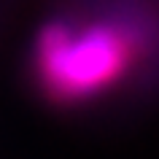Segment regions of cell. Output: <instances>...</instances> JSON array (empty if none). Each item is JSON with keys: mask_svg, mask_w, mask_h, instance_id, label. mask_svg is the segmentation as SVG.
<instances>
[{"mask_svg": "<svg viewBox=\"0 0 159 159\" xmlns=\"http://www.w3.org/2000/svg\"><path fill=\"white\" fill-rule=\"evenodd\" d=\"M135 54L129 30L113 22L70 27L54 22L38 38V70L59 100H84L111 86Z\"/></svg>", "mask_w": 159, "mask_h": 159, "instance_id": "1", "label": "cell"}]
</instances>
